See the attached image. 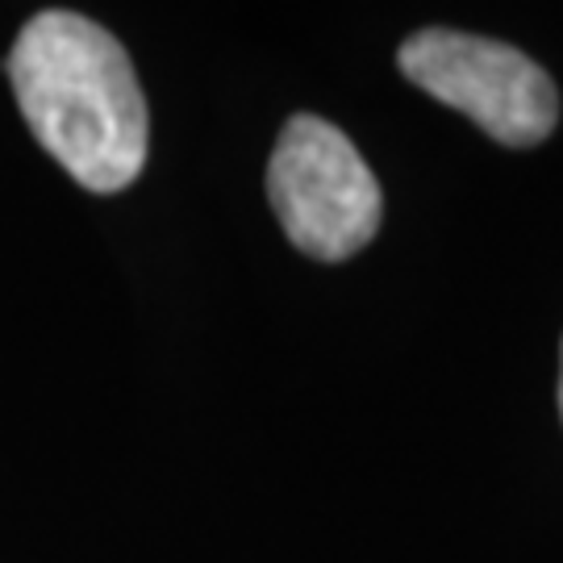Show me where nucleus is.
<instances>
[{
	"label": "nucleus",
	"instance_id": "3",
	"mask_svg": "<svg viewBox=\"0 0 563 563\" xmlns=\"http://www.w3.org/2000/svg\"><path fill=\"white\" fill-rule=\"evenodd\" d=\"M405 80L460 109L501 146H539L560 121V92L534 59L505 42L422 30L401 46Z\"/></svg>",
	"mask_w": 563,
	"mask_h": 563
},
{
	"label": "nucleus",
	"instance_id": "2",
	"mask_svg": "<svg viewBox=\"0 0 563 563\" xmlns=\"http://www.w3.org/2000/svg\"><path fill=\"white\" fill-rule=\"evenodd\" d=\"M267 197L288 242L309 260H351L376 239L384 218L380 184L339 125L297 113L267 163Z\"/></svg>",
	"mask_w": 563,
	"mask_h": 563
},
{
	"label": "nucleus",
	"instance_id": "1",
	"mask_svg": "<svg viewBox=\"0 0 563 563\" xmlns=\"http://www.w3.org/2000/svg\"><path fill=\"white\" fill-rule=\"evenodd\" d=\"M9 84L30 134L88 192L142 176L151 121L134 63L92 18L46 9L9 51Z\"/></svg>",
	"mask_w": 563,
	"mask_h": 563
},
{
	"label": "nucleus",
	"instance_id": "4",
	"mask_svg": "<svg viewBox=\"0 0 563 563\" xmlns=\"http://www.w3.org/2000/svg\"><path fill=\"white\" fill-rule=\"evenodd\" d=\"M560 413H563V372H560Z\"/></svg>",
	"mask_w": 563,
	"mask_h": 563
}]
</instances>
